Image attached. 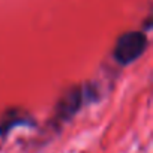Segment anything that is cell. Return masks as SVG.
<instances>
[{
    "mask_svg": "<svg viewBox=\"0 0 153 153\" xmlns=\"http://www.w3.org/2000/svg\"><path fill=\"white\" fill-rule=\"evenodd\" d=\"M146 45H147V39L143 33L140 32L126 33L119 38L113 56L120 65H129L144 53Z\"/></svg>",
    "mask_w": 153,
    "mask_h": 153,
    "instance_id": "1",
    "label": "cell"
},
{
    "mask_svg": "<svg viewBox=\"0 0 153 153\" xmlns=\"http://www.w3.org/2000/svg\"><path fill=\"white\" fill-rule=\"evenodd\" d=\"M81 98H83L81 90H72V92H69V95H66L65 99H63V101L60 102V105H59L60 116H62V117H69V116H72L76 110L80 108V105H81Z\"/></svg>",
    "mask_w": 153,
    "mask_h": 153,
    "instance_id": "2",
    "label": "cell"
}]
</instances>
